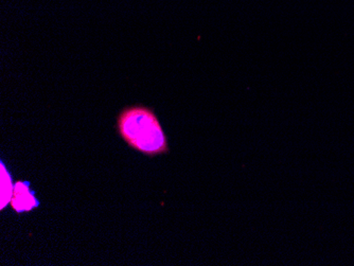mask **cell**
<instances>
[{
	"label": "cell",
	"mask_w": 354,
	"mask_h": 266,
	"mask_svg": "<svg viewBox=\"0 0 354 266\" xmlns=\"http://www.w3.org/2000/svg\"><path fill=\"white\" fill-rule=\"evenodd\" d=\"M117 126L123 140L143 155L154 158L170 152L162 124L150 107H125L117 118Z\"/></svg>",
	"instance_id": "obj_1"
},
{
	"label": "cell",
	"mask_w": 354,
	"mask_h": 266,
	"mask_svg": "<svg viewBox=\"0 0 354 266\" xmlns=\"http://www.w3.org/2000/svg\"><path fill=\"white\" fill-rule=\"evenodd\" d=\"M39 206V200L30 189L29 184L26 182H16L14 184L13 196L11 200L12 209L17 213L31 211Z\"/></svg>",
	"instance_id": "obj_2"
},
{
	"label": "cell",
	"mask_w": 354,
	"mask_h": 266,
	"mask_svg": "<svg viewBox=\"0 0 354 266\" xmlns=\"http://www.w3.org/2000/svg\"><path fill=\"white\" fill-rule=\"evenodd\" d=\"M14 186H12V178L8 171L6 170L5 164H1V210L5 209L6 206L11 202L13 196Z\"/></svg>",
	"instance_id": "obj_3"
}]
</instances>
